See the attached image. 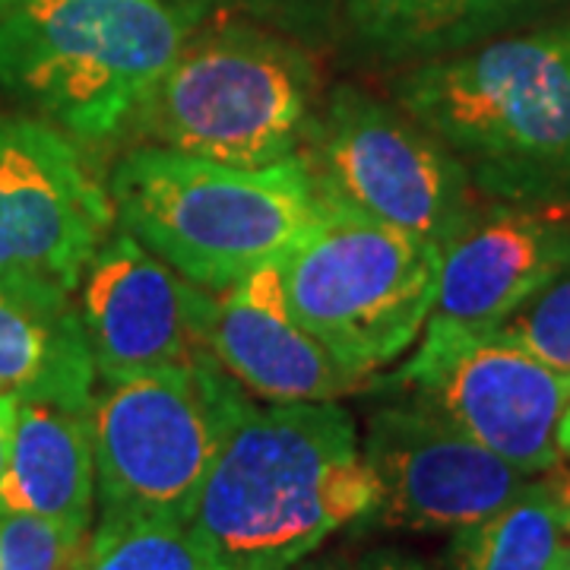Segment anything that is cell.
<instances>
[{
	"label": "cell",
	"instance_id": "1",
	"mask_svg": "<svg viewBox=\"0 0 570 570\" xmlns=\"http://www.w3.org/2000/svg\"><path fill=\"white\" fill-rule=\"evenodd\" d=\"M374 508L377 479L346 409L273 403L232 431L184 527L213 570H288Z\"/></svg>",
	"mask_w": 570,
	"mask_h": 570
},
{
	"label": "cell",
	"instance_id": "2",
	"mask_svg": "<svg viewBox=\"0 0 570 570\" xmlns=\"http://www.w3.org/2000/svg\"><path fill=\"white\" fill-rule=\"evenodd\" d=\"M390 96L489 204L570 209V20L415 63Z\"/></svg>",
	"mask_w": 570,
	"mask_h": 570
},
{
	"label": "cell",
	"instance_id": "3",
	"mask_svg": "<svg viewBox=\"0 0 570 570\" xmlns=\"http://www.w3.org/2000/svg\"><path fill=\"white\" fill-rule=\"evenodd\" d=\"M108 197L121 232L209 292L279 261L321 213L298 156L238 168L140 142L115 165Z\"/></svg>",
	"mask_w": 570,
	"mask_h": 570
},
{
	"label": "cell",
	"instance_id": "4",
	"mask_svg": "<svg viewBox=\"0 0 570 570\" xmlns=\"http://www.w3.org/2000/svg\"><path fill=\"white\" fill-rule=\"evenodd\" d=\"M184 39L165 0H20L0 17V89L73 140H111Z\"/></svg>",
	"mask_w": 570,
	"mask_h": 570
},
{
	"label": "cell",
	"instance_id": "5",
	"mask_svg": "<svg viewBox=\"0 0 570 570\" xmlns=\"http://www.w3.org/2000/svg\"><path fill=\"white\" fill-rule=\"evenodd\" d=\"M317 73L305 51L254 26H216L184 39L124 130L209 163H288L317 111Z\"/></svg>",
	"mask_w": 570,
	"mask_h": 570
},
{
	"label": "cell",
	"instance_id": "6",
	"mask_svg": "<svg viewBox=\"0 0 570 570\" xmlns=\"http://www.w3.org/2000/svg\"><path fill=\"white\" fill-rule=\"evenodd\" d=\"M250 409L247 390L219 362L102 377L89 403L102 520L187 523L216 456Z\"/></svg>",
	"mask_w": 570,
	"mask_h": 570
},
{
	"label": "cell",
	"instance_id": "7",
	"mask_svg": "<svg viewBox=\"0 0 570 570\" xmlns=\"http://www.w3.org/2000/svg\"><path fill=\"white\" fill-rule=\"evenodd\" d=\"M444 250L403 228L321 204L276 261L288 314L343 365L377 384L438 302Z\"/></svg>",
	"mask_w": 570,
	"mask_h": 570
},
{
	"label": "cell",
	"instance_id": "8",
	"mask_svg": "<svg viewBox=\"0 0 570 570\" xmlns=\"http://www.w3.org/2000/svg\"><path fill=\"white\" fill-rule=\"evenodd\" d=\"M298 159L321 204L403 228L441 250L485 200L431 130L355 86H336L317 105Z\"/></svg>",
	"mask_w": 570,
	"mask_h": 570
},
{
	"label": "cell",
	"instance_id": "9",
	"mask_svg": "<svg viewBox=\"0 0 570 570\" xmlns=\"http://www.w3.org/2000/svg\"><path fill=\"white\" fill-rule=\"evenodd\" d=\"M377 387L441 412L523 475H546L561 460L558 425L570 406V374L494 330L428 321L422 346L400 371L377 377Z\"/></svg>",
	"mask_w": 570,
	"mask_h": 570
},
{
	"label": "cell",
	"instance_id": "10",
	"mask_svg": "<svg viewBox=\"0 0 570 570\" xmlns=\"http://www.w3.org/2000/svg\"><path fill=\"white\" fill-rule=\"evenodd\" d=\"M115 206L77 142L36 118H0V273L77 288Z\"/></svg>",
	"mask_w": 570,
	"mask_h": 570
},
{
	"label": "cell",
	"instance_id": "11",
	"mask_svg": "<svg viewBox=\"0 0 570 570\" xmlns=\"http://www.w3.org/2000/svg\"><path fill=\"white\" fill-rule=\"evenodd\" d=\"M362 453L377 479L371 520L387 530H463L530 482V475L412 396L371 412Z\"/></svg>",
	"mask_w": 570,
	"mask_h": 570
},
{
	"label": "cell",
	"instance_id": "12",
	"mask_svg": "<svg viewBox=\"0 0 570 570\" xmlns=\"http://www.w3.org/2000/svg\"><path fill=\"white\" fill-rule=\"evenodd\" d=\"M216 292L184 279L153 250L111 232L80 279V317L99 377L216 362Z\"/></svg>",
	"mask_w": 570,
	"mask_h": 570
},
{
	"label": "cell",
	"instance_id": "13",
	"mask_svg": "<svg viewBox=\"0 0 570 570\" xmlns=\"http://www.w3.org/2000/svg\"><path fill=\"white\" fill-rule=\"evenodd\" d=\"M570 276L568 206L491 204L444 247L428 321L491 330Z\"/></svg>",
	"mask_w": 570,
	"mask_h": 570
},
{
	"label": "cell",
	"instance_id": "14",
	"mask_svg": "<svg viewBox=\"0 0 570 570\" xmlns=\"http://www.w3.org/2000/svg\"><path fill=\"white\" fill-rule=\"evenodd\" d=\"M209 348L225 374L269 403H336L374 387L288 314L276 261L216 292Z\"/></svg>",
	"mask_w": 570,
	"mask_h": 570
},
{
	"label": "cell",
	"instance_id": "15",
	"mask_svg": "<svg viewBox=\"0 0 570 570\" xmlns=\"http://www.w3.org/2000/svg\"><path fill=\"white\" fill-rule=\"evenodd\" d=\"M96 377L73 288L36 273H0V390L89 409Z\"/></svg>",
	"mask_w": 570,
	"mask_h": 570
},
{
	"label": "cell",
	"instance_id": "16",
	"mask_svg": "<svg viewBox=\"0 0 570 570\" xmlns=\"http://www.w3.org/2000/svg\"><path fill=\"white\" fill-rule=\"evenodd\" d=\"M96 456L89 409L20 400L0 472V513H32L92 530Z\"/></svg>",
	"mask_w": 570,
	"mask_h": 570
},
{
	"label": "cell",
	"instance_id": "17",
	"mask_svg": "<svg viewBox=\"0 0 570 570\" xmlns=\"http://www.w3.org/2000/svg\"><path fill=\"white\" fill-rule=\"evenodd\" d=\"M558 0H343L348 29L384 61H431L530 20Z\"/></svg>",
	"mask_w": 570,
	"mask_h": 570
},
{
	"label": "cell",
	"instance_id": "18",
	"mask_svg": "<svg viewBox=\"0 0 570 570\" xmlns=\"http://www.w3.org/2000/svg\"><path fill=\"white\" fill-rule=\"evenodd\" d=\"M570 475L558 466L546 479L527 482L489 517L456 530L448 554L450 570H551L561 551Z\"/></svg>",
	"mask_w": 570,
	"mask_h": 570
},
{
	"label": "cell",
	"instance_id": "19",
	"mask_svg": "<svg viewBox=\"0 0 570 570\" xmlns=\"http://www.w3.org/2000/svg\"><path fill=\"white\" fill-rule=\"evenodd\" d=\"M80 570H213L184 523L171 520H99Z\"/></svg>",
	"mask_w": 570,
	"mask_h": 570
},
{
	"label": "cell",
	"instance_id": "20",
	"mask_svg": "<svg viewBox=\"0 0 570 570\" xmlns=\"http://www.w3.org/2000/svg\"><path fill=\"white\" fill-rule=\"evenodd\" d=\"M89 535L32 513H0V570H80Z\"/></svg>",
	"mask_w": 570,
	"mask_h": 570
},
{
	"label": "cell",
	"instance_id": "21",
	"mask_svg": "<svg viewBox=\"0 0 570 570\" xmlns=\"http://www.w3.org/2000/svg\"><path fill=\"white\" fill-rule=\"evenodd\" d=\"M491 330L542 365L570 374V276L539 292Z\"/></svg>",
	"mask_w": 570,
	"mask_h": 570
},
{
	"label": "cell",
	"instance_id": "22",
	"mask_svg": "<svg viewBox=\"0 0 570 570\" xmlns=\"http://www.w3.org/2000/svg\"><path fill=\"white\" fill-rule=\"evenodd\" d=\"M288 570H428L419 558L400 549H352L330 551L324 558H311Z\"/></svg>",
	"mask_w": 570,
	"mask_h": 570
},
{
	"label": "cell",
	"instance_id": "23",
	"mask_svg": "<svg viewBox=\"0 0 570 570\" xmlns=\"http://www.w3.org/2000/svg\"><path fill=\"white\" fill-rule=\"evenodd\" d=\"M17 396L0 390V472L7 463V448H10V431H13V419H17Z\"/></svg>",
	"mask_w": 570,
	"mask_h": 570
},
{
	"label": "cell",
	"instance_id": "24",
	"mask_svg": "<svg viewBox=\"0 0 570 570\" xmlns=\"http://www.w3.org/2000/svg\"><path fill=\"white\" fill-rule=\"evenodd\" d=\"M558 450H561V456L570 453V406L564 412V419H561V425H558Z\"/></svg>",
	"mask_w": 570,
	"mask_h": 570
},
{
	"label": "cell",
	"instance_id": "25",
	"mask_svg": "<svg viewBox=\"0 0 570 570\" xmlns=\"http://www.w3.org/2000/svg\"><path fill=\"white\" fill-rule=\"evenodd\" d=\"M561 554H564V564L570 570V504L564 510V530H561Z\"/></svg>",
	"mask_w": 570,
	"mask_h": 570
},
{
	"label": "cell",
	"instance_id": "26",
	"mask_svg": "<svg viewBox=\"0 0 570 570\" xmlns=\"http://www.w3.org/2000/svg\"><path fill=\"white\" fill-rule=\"evenodd\" d=\"M17 3H20V0H0V17H3L7 10H13Z\"/></svg>",
	"mask_w": 570,
	"mask_h": 570
},
{
	"label": "cell",
	"instance_id": "27",
	"mask_svg": "<svg viewBox=\"0 0 570 570\" xmlns=\"http://www.w3.org/2000/svg\"><path fill=\"white\" fill-rule=\"evenodd\" d=\"M551 570H568V564H564V554H561V551H558V558H554Z\"/></svg>",
	"mask_w": 570,
	"mask_h": 570
},
{
	"label": "cell",
	"instance_id": "28",
	"mask_svg": "<svg viewBox=\"0 0 570 570\" xmlns=\"http://www.w3.org/2000/svg\"><path fill=\"white\" fill-rule=\"evenodd\" d=\"M204 3H209V0H187V7H204Z\"/></svg>",
	"mask_w": 570,
	"mask_h": 570
},
{
	"label": "cell",
	"instance_id": "29",
	"mask_svg": "<svg viewBox=\"0 0 570 570\" xmlns=\"http://www.w3.org/2000/svg\"><path fill=\"white\" fill-rule=\"evenodd\" d=\"M568 456H570V453H568Z\"/></svg>",
	"mask_w": 570,
	"mask_h": 570
}]
</instances>
